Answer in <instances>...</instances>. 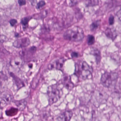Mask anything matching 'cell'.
<instances>
[{
  "label": "cell",
  "instance_id": "11",
  "mask_svg": "<svg viewBox=\"0 0 121 121\" xmlns=\"http://www.w3.org/2000/svg\"><path fill=\"white\" fill-rule=\"evenodd\" d=\"M91 52L92 54L95 56L97 64H99L101 60V54H100V52L97 49H94L92 50Z\"/></svg>",
  "mask_w": 121,
  "mask_h": 121
},
{
  "label": "cell",
  "instance_id": "22",
  "mask_svg": "<svg viewBox=\"0 0 121 121\" xmlns=\"http://www.w3.org/2000/svg\"><path fill=\"white\" fill-rule=\"evenodd\" d=\"M78 55H78V53L76 52H73L72 54V56L73 57H78Z\"/></svg>",
  "mask_w": 121,
  "mask_h": 121
},
{
  "label": "cell",
  "instance_id": "7",
  "mask_svg": "<svg viewBox=\"0 0 121 121\" xmlns=\"http://www.w3.org/2000/svg\"><path fill=\"white\" fill-rule=\"evenodd\" d=\"M30 43V39L28 38L25 37L16 40L13 42V45L15 47L21 48L27 47Z\"/></svg>",
  "mask_w": 121,
  "mask_h": 121
},
{
  "label": "cell",
  "instance_id": "18",
  "mask_svg": "<svg viewBox=\"0 0 121 121\" xmlns=\"http://www.w3.org/2000/svg\"><path fill=\"white\" fill-rule=\"evenodd\" d=\"M109 25H113L114 22V17L113 15H111L109 18Z\"/></svg>",
  "mask_w": 121,
  "mask_h": 121
},
{
  "label": "cell",
  "instance_id": "3",
  "mask_svg": "<svg viewBox=\"0 0 121 121\" xmlns=\"http://www.w3.org/2000/svg\"><path fill=\"white\" fill-rule=\"evenodd\" d=\"M62 94V91L58 85L54 84L49 86L47 92L49 104L52 105L60 99Z\"/></svg>",
  "mask_w": 121,
  "mask_h": 121
},
{
  "label": "cell",
  "instance_id": "23",
  "mask_svg": "<svg viewBox=\"0 0 121 121\" xmlns=\"http://www.w3.org/2000/svg\"><path fill=\"white\" fill-rule=\"evenodd\" d=\"M1 106V102H0V107Z\"/></svg>",
  "mask_w": 121,
  "mask_h": 121
},
{
  "label": "cell",
  "instance_id": "5",
  "mask_svg": "<svg viewBox=\"0 0 121 121\" xmlns=\"http://www.w3.org/2000/svg\"><path fill=\"white\" fill-rule=\"evenodd\" d=\"M107 99V95L99 91H96L92 96V102L95 107H98L101 104H104Z\"/></svg>",
  "mask_w": 121,
  "mask_h": 121
},
{
  "label": "cell",
  "instance_id": "4",
  "mask_svg": "<svg viewBox=\"0 0 121 121\" xmlns=\"http://www.w3.org/2000/svg\"><path fill=\"white\" fill-rule=\"evenodd\" d=\"M118 75L116 73L106 72L102 76L101 82L106 87H109L114 82L117 80Z\"/></svg>",
  "mask_w": 121,
  "mask_h": 121
},
{
  "label": "cell",
  "instance_id": "20",
  "mask_svg": "<svg viewBox=\"0 0 121 121\" xmlns=\"http://www.w3.org/2000/svg\"><path fill=\"white\" fill-rule=\"evenodd\" d=\"M17 23V21L15 19H12L10 21V23L11 25L12 26H13Z\"/></svg>",
  "mask_w": 121,
  "mask_h": 121
},
{
  "label": "cell",
  "instance_id": "13",
  "mask_svg": "<svg viewBox=\"0 0 121 121\" xmlns=\"http://www.w3.org/2000/svg\"><path fill=\"white\" fill-rule=\"evenodd\" d=\"M18 111V109L17 108L12 107L9 110L6 111V114L9 116H13L17 114Z\"/></svg>",
  "mask_w": 121,
  "mask_h": 121
},
{
  "label": "cell",
  "instance_id": "12",
  "mask_svg": "<svg viewBox=\"0 0 121 121\" xmlns=\"http://www.w3.org/2000/svg\"><path fill=\"white\" fill-rule=\"evenodd\" d=\"M85 5L87 7H92L98 5L99 4V0H84Z\"/></svg>",
  "mask_w": 121,
  "mask_h": 121
},
{
  "label": "cell",
  "instance_id": "16",
  "mask_svg": "<svg viewBox=\"0 0 121 121\" xmlns=\"http://www.w3.org/2000/svg\"><path fill=\"white\" fill-rule=\"evenodd\" d=\"M45 4H46V3H45V1L43 0H42L40 1L38 3L37 6H36V8L38 9H40V8L44 6Z\"/></svg>",
  "mask_w": 121,
  "mask_h": 121
},
{
  "label": "cell",
  "instance_id": "19",
  "mask_svg": "<svg viewBox=\"0 0 121 121\" xmlns=\"http://www.w3.org/2000/svg\"><path fill=\"white\" fill-rule=\"evenodd\" d=\"M18 3L20 6H22L26 4V0H18Z\"/></svg>",
  "mask_w": 121,
  "mask_h": 121
},
{
  "label": "cell",
  "instance_id": "6",
  "mask_svg": "<svg viewBox=\"0 0 121 121\" xmlns=\"http://www.w3.org/2000/svg\"><path fill=\"white\" fill-rule=\"evenodd\" d=\"M65 60L63 58L55 59L49 64V69H57L62 70L63 69Z\"/></svg>",
  "mask_w": 121,
  "mask_h": 121
},
{
  "label": "cell",
  "instance_id": "8",
  "mask_svg": "<svg viewBox=\"0 0 121 121\" xmlns=\"http://www.w3.org/2000/svg\"><path fill=\"white\" fill-rule=\"evenodd\" d=\"M62 82L63 86L69 90H71L74 87V85L72 82L70 77L65 75L63 76L62 80Z\"/></svg>",
  "mask_w": 121,
  "mask_h": 121
},
{
  "label": "cell",
  "instance_id": "2",
  "mask_svg": "<svg viewBox=\"0 0 121 121\" xmlns=\"http://www.w3.org/2000/svg\"><path fill=\"white\" fill-rule=\"evenodd\" d=\"M63 36L66 40L78 42L82 41L84 39V34L81 28L75 26L67 30L64 33Z\"/></svg>",
  "mask_w": 121,
  "mask_h": 121
},
{
  "label": "cell",
  "instance_id": "21",
  "mask_svg": "<svg viewBox=\"0 0 121 121\" xmlns=\"http://www.w3.org/2000/svg\"><path fill=\"white\" fill-rule=\"evenodd\" d=\"M117 15L119 19L121 21V9L117 13Z\"/></svg>",
  "mask_w": 121,
  "mask_h": 121
},
{
  "label": "cell",
  "instance_id": "14",
  "mask_svg": "<svg viewBox=\"0 0 121 121\" xmlns=\"http://www.w3.org/2000/svg\"><path fill=\"white\" fill-rule=\"evenodd\" d=\"M100 21L97 20L93 22L90 25V29L91 30H96L99 27L100 23Z\"/></svg>",
  "mask_w": 121,
  "mask_h": 121
},
{
  "label": "cell",
  "instance_id": "10",
  "mask_svg": "<svg viewBox=\"0 0 121 121\" xmlns=\"http://www.w3.org/2000/svg\"><path fill=\"white\" fill-rule=\"evenodd\" d=\"M105 33L108 38L112 40L115 39L117 36L116 33L111 28H107L105 30Z\"/></svg>",
  "mask_w": 121,
  "mask_h": 121
},
{
  "label": "cell",
  "instance_id": "15",
  "mask_svg": "<svg viewBox=\"0 0 121 121\" xmlns=\"http://www.w3.org/2000/svg\"><path fill=\"white\" fill-rule=\"evenodd\" d=\"M87 44L89 45H91L94 44L95 42V38L92 35H89L87 38Z\"/></svg>",
  "mask_w": 121,
  "mask_h": 121
},
{
  "label": "cell",
  "instance_id": "9",
  "mask_svg": "<svg viewBox=\"0 0 121 121\" xmlns=\"http://www.w3.org/2000/svg\"><path fill=\"white\" fill-rule=\"evenodd\" d=\"M73 116L71 111H66L58 116L57 119L58 121H70Z\"/></svg>",
  "mask_w": 121,
  "mask_h": 121
},
{
  "label": "cell",
  "instance_id": "17",
  "mask_svg": "<svg viewBox=\"0 0 121 121\" xmlns=\"http://www.w3.org/2000/svg\"><path fill=\"white\" fill-rule=\"evenodd\" d=\"M29 20H30V18L28 17H26L23 18L22 19L21 21V23H22V25H23V26L27 25V24H28V22H29Z\"/></svg>",
  "mask_w": 121,
  "mask_h": 121
},
{
  "label": "cell",
  "instance_id": "1",
  "mask_svg": "<svg viewBox=\"0 0 121 121\" xmlns=\"http://www.w3.org/2000/svg\"><path fill=\"white\" fill-rule=\"evenodd\" d=\"M93 69L86 62L79 60L75 64V74L82 80L91 78Z\"/></svg>",
  "mask_w": 121,
  "mask_h": 121
}]
</instances>
